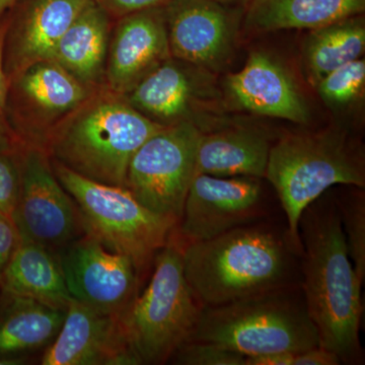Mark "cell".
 Listing matches in <instances>:
<instances>
[{
    "label": "cell",
    "instance_id": "2",
    "mask_svg": "<svg viewBox=\"0 0 365 365\" xmlns=\"http://www.w3.org/2000/svg\"><path fill=\"white\" fill-rule=\"evenodd\" d=\"M295 254L287 234L256 222L182 244L185 277L202 307L292 287Z\"/></svg>",
    "mask_w": 365,
    "mask_h": 365
},
{
    "label": "cell",
    "instance_id": "25",
    "mask_svg": "<svg viewBox=\"0 0 365 365\" xmlns=\"http://www.w3.org/2000/svg\"><path fill=\"white\" fill-rule=\"evenodd\" d=\"M364 188L336 200L348 253L357 275L365 279V197Z\"/></svg>",
    "mask_w": 365,
    "mask_h": 365
},
{
    "label": "cell",
    "instance_id": "19",
    "mask_svg": "<svg viewBox=\"0 0 365 365\" xmlns=\"http://www.w3.org/2000/svg\"><path fill=\"white\" fill-rule=\"evenodd\" d=\"M272 144L265 132L230 127L202 132L196 153V175L265 178Z\"/></svg>",
    "mask_w": 365,
    "mask_h": 365
},
{
    "label": "cell",
    "instance_id": "15",
    "mask_svg": "<svg viewBox=\"0 0 365 365\" xmlns=\"http://www.w3.org/2000/svg\"><path fill=\"white\" fill-rule=\"evenodd\" d=\"M172 57L163 6L115 21L106 61V88L125 96Z\"/></svg>",
    "mask_w": 365,
    "mask_h": 365
},
{
    "label": "cell",
    "instance_id": "31",
    "mask_svg": "<svg viewBox=\"0 0 365 365\" xmlns=\"http://www.w3.org/2000/svg\"><path fill=\"white\" fill-rule=\"evenodd\" d=\"M20 244V234L13 217L0 213V274Z\"/></svg>",
    "mask_w": 365,
    "mask_h": 365
},
{
    "label": "cell",
    "instance_id": "1",
    "mask_svg": "<svg viewBox=\"0 0 365 365\" xmlns=\"http://www.w3.org/2000/svg\"><path fill=\"white\" fill-rule=\"evenodd\" d=\"M302 288L319 345L335 353L341 364H360L364 284L353 267L336 201L323 196L300 216Z\"/></svg>",
    "mask_w": 365,
    "mask_h": 365
},
{
    "label": "cell",
    "instance_id": "18",
    "mask_svg": "<svg viewBox=\"0 0 365 365\" xmlns=\"http://www.w3.org/2000/svg\"><path fill=\"white\" fill-rule=\"evenodd\" d=\"M114 21L96 0H88L52 53L51 60L86 86H104Z\"/></svg>",
    "mask_w": 365,
    "mask_h": 365
},
{
    "label": "cell",
    "instance_id": "16",
    "mask_svg": "<svg viewBox=\"0 0 365 365\" xmlns=\"http://www.w3.org/2000/svg\"><path fill=\"white\" fill-rule=\"evenodd\" d=\"M88 0H18L7 14L4 68L9 79L26 66L51 58L63 34Z\"/></svg>",
    "mask_w": 365,
    "mask_h": 365
},
{
    "label": "cell",
    "instance_id": "24",
    "mask_svg": "<svg viewBox=\"0 0 365 365\" xmlns=\"http://www.w3.org/2000/svg\"><path fill=\"white\" fill-rule=\"evenodd\" d=\"M364 48L365 25L359 14L312 30L304 44V63L318 83L337 67L360 58Z\"/></svg>",
    "mask_w": 365,
    "mask_h": 365
},
{
    "label": "cell",
    "instance_id": "30",
    "mask_svg": "<svg viewBox=\"0 0 365 365\" xmlns=\"http://www.w3.org/2000/svg\"><path fill=\"white\" fill-rule=\"evenodd\" d=\"M111 16L113 21L119 20L129 14L165 6L170 0H96Z\"/></svg>",
    "mask_w": 365,
    "mask_h": 365
},
{
    "label": "cell",
    "instance_id": "28",
    "mask_svg": "<svg viewBox=\"0 0 365 365\" xmlns=\"http://www.w3.org/2000/svg\"><path fill=\"white\" fill-rule=\"evenodd\" d=\"M7 24H9V18L6 14L0 21V153H18L25 146L19 140L18 137L11 129L6 113L9 81H7L6 71L4 68V44Z\"/></svg>",
    "mask_w": 365,
    "mask_h": 365
},
{
    "label": "cell",
    "instance_id": "20",
    "mask_svg": "<svg viewBox=\"0 0 365 365\" xmlns=\"http://www.w3.org/2000/svg\"><path fill=\"white\" fill-rule=\"evenodd\" d=\"M196 79L185 62L170 57L124 96L139 113L163 126L193 122ZM196 124V123H195Z\"/></svg>",
    "mask_w": 365,
    "mask_h": 365
},
{
    "label": "cell",
    "instance_id": "33",
    "mask_svg": "<svg viewBox=\"0 0 365 365\" xmlns=\"http://www.w3.org/2000/svg\"><path fill=\"white\" fill-rule=\"evenodd\" d=\"M294 353L290 352L268 353L246 357L245 365H294Z\"/></svg>",
    "mask_w": 365,
    "mask_h": 365
},
{
    "label": "cell",
    "instance_id": "5",
    "mask_svg": "<svg viewBox=\"0 0 365 365\" xmlns=\"http://www.w3.org/2000/svg\"><path fill=\"white\" fill-rule=\"evenodd\" d=\"M292 287L217 307H203L189 340L244 355L297 353L319 346L304 295Z\"/></svg>",
    "mask_w": 365,
    "mask_h": 365
},
{
    "label": "cell",
    "instance_id": "35",
    "mask_svg": "<svg viewBox=\"0 0 365 365\" xmlns=\"http://www.w3.org/2000/svg\"><path fill=\"white\" fill-rule=\"evenodd\" d=\"M18 0H0V21L9 13Z\"/></svg>",
    "mask_w": 365,
    "mask_h": 365
},
{
    "label": "cell",
    "instance_id": "4",
    "mask_svg": "<svg viewBox=\"0 0 365 365\" xmlns=\"http://www.w3.org/2000/svg\"><path fill=\"white\" fill-rule=\"evenodd\" d=\"M265 178L287 216L288 241L300 254L304 209L336 185L364 188V155L342 132L288 134L271 146Z\"/></svg>",
    "mask_w": 365,
    "mask_h": 365
},
{
    "label": "cell",
    "instance_id": "3",
    "mask_svg": "<svg viewBox=\"0 0 365 365\" xmlns=\"http://www.w3.org/2000/svg\"><path fill=\"white\" fill-rule=\"evenodd\" d=\"M163 127L103 86L57 127L44 150L79 176L125 188L134 153Z\"/></svg>",
    "mask_w": 365,
    "mask_h": 365
},
{
    "label": "cell",
    "instance_id": "8",
    "mask_svg": "<svg viewBox=\"0 0 365 365\" xmlns=\"http://www.w3.org/2000/svg\"><path fill=\"white\" fill-rule=\"evenodd\" d=\"M202 132L194 122L182 121L153 134L132 157L125 188L146 208L179 222Z\"/></svg>",
    "mask_w": 365,
    "mask_h": 365
},
{
    "label": "cell",
    "instance_id": "26",
    "mask_svg": "<svg viewBox=\"0 0 365 365\" xmlns=\"http://www.w3.org/2000/svg\"><path fill=\"white\" fill-rule=\"evenodd\" d=\"M364 83L365 61L359 58L329 72L316 85L327 105L343 107L359 97Z\"/></svg>",
    "mask_w": 365,
    "mask_h": 365
},
{
    "label": "cell",
    "instance_id": "14",
    "mask_svg": "<svg viewBox=\"0 0 365 365\" xmlns=\"http://www.w3.org/2000/svg\"><path fill=\"white\" fill-rule=\"evenodd\" d=\"M43 365H137L119 316L101 313L72 300Z\"/></svg>",
    "mask_w": 365,
    "mask_h": 365
},
{
    "label": "cell",
    "instance_id": "13",
    "mask_svg": "<svg viewBox=\"0 0 365 365\" xmlns=\"http://www.w3.org/2000/svg\"><path fill=\"white\" fill-rule=\"evenodd\" d=\"M163 13L173 58L206 69L225 63L237 33L230 7L212 0H170Z\"/></svg>",
    "mask_w": 365,
    "mask_h": 365
},
{
    "label": "cell",
    "instance_id": "7",
    "mask_svg": "<svg viewBox=\"0 0 365 365\" xmlns=\"http://www.w3.org/2000/svg\"><path fill=\"white\" fill-rule=\"evenodd\" d=\"M51 163L57 179L78 206L86 234L128 257L143 277L169 242L177 220L146 208L124 187L91 181L58 163Z\"/></svg>",
    "mask_w": 365,
    "mask_h": 365
},
{
    "label": "cell",
    "instance_id": "34",
    "mask_svg": "<svg viewBox=\"0 0 365 365\" xmlns=\"http://www.w3.org/2000/svg\"><path fill=\"white\" fill-rule=\"evenodd\" d=\"M25 359L20 356H9V355H0V365H19L23 364Z\"/></svg>",
    "mask_w": 365,
    "mask_h": 365
},
{
    "label": "cell",
    "instance_id": "12",
    "mask_svg": "<svg viewBox=\"0 0 365 365\" xmlns=\"http://www.w3.org/2000/svg\"><path fill=\"white\" fill-rule=\"evenodd\" d=\"M264 215L261 179L197 174L176 227L182 244L206 241Z\"/></svg>",
    "mask_w": 365,
    "mask_h": 365
},
{
    "label": "cell",
    "instance_id": "22",
    "mask_svg": "<svg viewBox=\"0 0 365 365\" xmlns=\"http://www.w3.org/2000/svg\"><path fill=\"white\" fill-rule=\"evenodd\" d=\"M365 0H251L246 28L255 32L316 30L359 16Z\"/></svg>",
    "mask_w": 365,
    "mask_h": 365
},
{
    "label": "cell",
    "instance_id": "17",
    "mask_svg": "<svg viewBox=\"0 0 365 365\" xmlns=\"http://www.w3.org/2000/svg\"><path fill=\"white\" fill-rule=\"evenodd\" d=\"M227 90L242 109L297 124L309 121V108L282 66L264 52H253L241 71L228 76Z\"/></svg>",
    "mask_w": 365,
    "mask_h": 365
},
{
    "label": "cell",
    "instance_id": "11",
    "mask_svg": "<svg viewBox=\"0 0 365 365\" xmlns=\"http://www.w3.org/2000/svg\"><path fill=\"white\" fill-rule=\"evenodd\" d=\"M72 299L101 313L120 316L139 294L133 262L85 234L57 253Z\"/></svg>",
    "mask_w": 365,
    "mask_h": 365
},
{
    "label": "cell",
    "instance_id": "23",
    "mask_svg": "<svg viewBox=\"0 0 365 365\" xmlns=\"http://www.w3.org/2000/svg\"><path fill=\"white\" fill-rule=\"evenodd\" d=\"M0 304V355L21 353L49 345L58 334L66 309L2 294Z\"/></svg>",
    "mask_w": 365,
    "mask_h": 365
},
{
    "label": "cell",
    "instance_id": "21",
    "mask_svg": "<svg viewBox=\"0 0 365 365\" xmlns=\"http://www.w3.org/2000/svg\"><path fill=\"white\" fill-rule=\"evenodd\" d=\"M0 289L57 309H66L73 300L57 254L32 242L21 241L0 274Z\"/></svg>",
    "mask_w": 365,
    "mask_h": 365
},
{
    "label": "cell",
    "instance_id": "27",
    "mask_svg": "<svg viewBox=\"0 0 365 365\" xmlns=\"http://www.w3.org/2000/svg\"><path fill=\"white\" fill-rule=\"evenodd\" d=\"M246 357L220 346L188 340L180 346L170 360L181 365H245Z\"/></svg>",
    "mask_w": 365,
    "mask_h": 365
},
{
    "label": "cell",
    "instance_id": "36",
    "mask_svg": "<svg viewBox=\"0 0 365 365\" xmlns=\"http://www.w3.org/2000/svg\"><path fill=\"white\" fill-rule=\"evenodd\" d=\"M212 1L217 2V4H223V6H248L251 0H212Z\"/></svg>",
    "mask_w": 365,
    "mask_h": 365
},
{
    "label": "cell",
    "instance_id": "9",
    "mask_svg": "<svg viewBox=\"0 0 365 365\" xmlns=\"http://www.w3.org/2000/svg\"><path fill=\"white\" fill-rule=\"evenodd\" d=\"M7 81L6 113L11 129L24 146L43 150L57 127L97 90L51 59L35 62Z\"/></svg>",
    "mask_w": 365,
    "mask_h": 365
},
{
    "label": "cell",
    "instance_id": "29",
    "mask_svg": "<svg viewBox=\"0 0 365 365\" xmlns=\"http://www.w3.org/2000/svg\"><path fill=\"white\" fill-rule=\"evenodd\" d=\"M18 153H0V213L11 217H13L20 194Z\"/></svg>",
    "mask_w": 365,
    "mask_h": 365
},
{
    "label": "cell",
    "instance_id": "6",
    "mask_svg": "<svg viewBox=\"0 0 365 365\" xmlns=\"http://www.w3.org/2000/svg\"><path fill=\"white\" fill-rule=\"evenodd\" d=\"M153 268L143 294H137L119 316L141 364L169 361L189 340L202 309L185 277L182 242L175 232L155 255Z\"/></svg>",
    "mask_w": 365,
    "mask_h": 365
},
{
    "label": "cell",
    "instance_id": "32",
    "mask_svg": "<svg viewBox=\"0 0 365 365\" xmlns=\"http://www.w3.org/2000/svg\"><path fill=\"white\" fill-rule=\"evenodd\" d=\"M341 360L335 353L322 347L307 349L306 351L297 353L294 356V365H339Z\"/></svg>",
    "mask_w": 365,
    "mask_h": 365
},
{
    "label": "cell",
    "instance_id": "10",
    "mask_svg": "<svg viewBox=\"0 0 365 365\" xmlns=\"http://www.w3.org/2000/svg\"><path fill=\"white\" fill-rule=\"evenodd\" d=\"M18 158L21 187L13 220L21 241L57 254L86 234L81 212L57 179L45 150L25 146Z\"/></svg>",
    "mask_w": 365,
    "mask_h": 365
}]
</instances>
